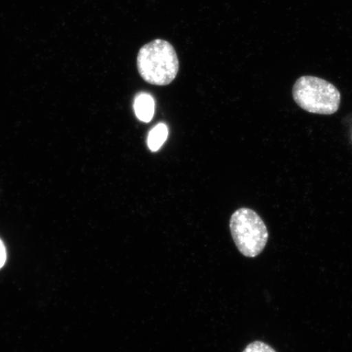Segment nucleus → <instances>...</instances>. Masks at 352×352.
<instances>
[{
  "instance_id": "f257e3e1",
  "label": "nucleus",
  "mask_w": 352,
  "mask_h": 352,
  "mask_svg": "<svg viewBox=\"0 0 352 352\" xmlns=\"http://www.w3.org/2000/svg\"><path fill=\"white\" fill-rule=\"evenodd\" d=\"M179 59L175 48L164 39H155L140 48L138 56L140 76L153 85L166 86L179 72Z\"/></svg>"
},
{
  "instance_id": "7ed1b4c3",
  "label": "nucleus",
  "mask_w": 352,
  "mask_h": 352,
  "mask_svg": "<svg viewBox=\"0 0 352 352\" xmlns=\"http://www.w3.org/2000/svg\"><path fill=\"white\" fill-rule=\"evenodd\" d=\"M230 230L237 249L248 258L257 257L261 254L270 236L261 217L249 208H241L232 214Z\"/></svg>"
},
{
  "instance_id": "423d86ee",
  "label": "nucleus",
  "mask_w": 352,
  "mask_h": 352,
  "mask_svg": "<svg viewBox=\"0 0 352 352\" xmlns=\"http://www.w3.org/2000/svg\"><path fill=\"white\" fill-rule=\"evenodd\" d=\"M242 352H276L272 347L267 343L261 341H255L245 347Z\"/></svg>"
},
{
  "instance_id": "f03ea898",
  "label": "nucleus",
  "mask_w": 352,
  "mask_h": 352,
  "mask_svg": "<svg viewBox=\"0 0 352 352\" xmlns=\"http://www.w3.org/2000/svg\"><path fill=\"white\" fill-rule=\"evenodd\" d=\"M292 95L298 107L308 113L331 116L340 107V91L331 82L318 77L298 78Z\"/></svg>"
},
{
  "instance_id": "20e7f679",
  "label": "nucleus",
  "mask_w": 352,
  "mask_h": 352,
  "mask_svg": "<svg viewBox=\"0 0 352 352\" xmlns=\"http://www.w3.org/2000/svg\"><path fill=\"white\" fill-rule=\"evenodd\" d=\"M155 103L152 96L147 94H140L136 96L134 109L139 120L148 122L152 120Z\"/></svg>"
},
{
  "instance_id": "39448f33",
  "label": "nucleus",
  "mask_w": 352,
  "mask_h": 352,
  "mask_svg": "<svg viewBox=\"0 0 352 352\" xmlns=\"http://www.w3.org/2000/svg\"><path fill=\"white\" fill-rule=\"evenodd\" d=\"M168 136V127L164 123L154 126L149 132L148 138V148L153 152L157 151L164 144Z\"/></svg>"
},
{
  "instance_id": "0eeeda50",
  "label": "nucleus",
  "mask_w": 352,
  "mask_h": 352,
  "mask_svg": "<svg viewBox=\"0 0 352 352\" xmlns=\"http://www.w3.org/2000/svg\"><path fill=\"white\" fill-rule=\"evenodd\" d=\"M7 258L6 246H4L3 241L0 240V268H1L4 263H6Z\"/></svg>"
}]
</instances>
